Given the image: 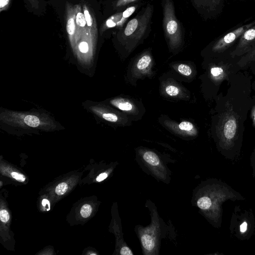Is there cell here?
Listing matches in <instances>:
<instances>
[{
	"label": "cell",
	"mask_w": 255,
	"mask_h": 255,
	"mask_svg": "<svg viewBox=\"0 0 255 255\" xmlns=\"http://www.w3.org/2000/svg\"><path fill=\"white\" fill-rule=\"evenodd\" d=\"M164 10L163 22L166 35L168 39L170 47L177 48L182 43V32L180 26L175 17L171 2H165Z\"/></svg>",
	"instance_id": "6da1fadb"
},
{
	"label": "cell",
	"mask_w": 255,
	"mask_h": 255,
	"mask_svg": "<svg viewBox=\"0 0 255 255\" xmlns=\"http://www.w3.org/2000/svg\"><path fill=\"white\" fill-rule=\"evenodd\" d=\"M153 66V60L152 56L148 52L141 54L134 61L128 74L130 77L136 80L142 77H149L152 73Z\"/></svg>",
	"instance_id": "7a4b0ae2"
},
{
	"label": "cell",
	"mask_w": 255,
	"mask_h": 255,
	"mask_svg": "<svg viewBox=\"0 0 255 255\" xmlns=\"http://www.w3.org/2000/svg\"><path fill=\"white\" fill-rule=\"evenodd\" d=\"M111 104L128 116L131 120H138L142 114L141 106L132 98L118 97L111 101Z\"/></svg>",
	"instance_id": "3957f363"
},
{
	"label": "cell",
	"mask_w": 255,
	"mask_h": 255,
	"mask_svg": "<svg viewBox=\"0 0 255 255\" xmlns=\"http://www.w3.org/2000/svg\"><path fill=\"white\" fill-rule=\"evenodd\" d=\"M238 130L237 118L232 109H228L221 117L218 130L223 137L231 140L235 137Z\"/></svg>",
	"instance_id": "277c9868"
},
{
	"label": "cell",
	"mask_w": 255,
	"mask_h": 255,
	"mask_svg": "<svg viewBox=\"0 0 255 255\" xmlns=\"http://www.w3.org/2000/svg\"><path fill=\"white\" fill-rule=\"evenodd\" d=\"M254 25L255 20L227 33L214 44L212 48V51L218 53L223 52L239 38L247 29Z\"/></svg>",
	"instance_id": "5b68a950"
},
{
	"label": "cell",
	"mask_w": 255,
	"mask_h": 255,
	"mask_svg": "<svg viewBox=\"0 0 255 255\" xmlns=\"http://www.w3.org/2000/svg\"><path fill=\"white\" fill-rule=\"evenodd\" d=\"M255 46V25L247 29L239 38V42L231 52L232 57L245 55Z\"/></svg>",
	"instance_id": "8992f818"
},
{
	"label": "cell",
	"mask_w": 255,
	"mask_h": 255,
	"mask_svg": "<svg viewBox=\"0 0 255 255\" xmlns=\"http://www.w3.org/2000/svg\"><path fill=\"white\" fill-rule=\"evenodd\" d=\"M162 125L168 130L175 133L186 136H193L197 134V129L194 125L187 121L177 123L170 119L162 120Z\"/></svg>",
	"instance_id": "52a82bcc"
},
{
	"label": "cell",
	"mask_w": 255,
	"mask_h": 255,
	"mask_svg": "<svg viewBox=\"0 0 255 255\" xmlns=\"http://www.w3.org/2000/svg\"><path fill=\"white\" fill-rule=\"evenodd\" d=\"M166 96L173 98H184V92L181 86L173 82H166L162 88Z\"/></svg>",
	"instance_id": "ba28073f"
},
{
	"label": "cell",
	"mask_w": 255,
	"mask_h": 255,
	"mask_svg": "<svg viewBox=\"0 0 255 255\" xmlns=\"http://www.w3.org/2000/svg\"><path fill=\"white\" fill-rule=\"evenodd\" d=\"M172 66L175 71L184 77L192 78L193 77V69L187 64L181 63L173 64Z\"/></svg>",
	"instance_id": "9c48e42d"
},
{
	"label": "cell",
	"mask_w": 255,
	"mask_h": 255,
	"mask_svg": "<svg viewBox=\"0 0 255 255\" xmlns=\"http://www.w3.org/2000/svg\"><path fill=\"white\" fill-rule=\"evenodd\" d=\"M138 25L139 20L137 17L131 19L124 29V35L126 37L132 36L138 28Z\"/></svg>",
	"instance_id": "30bf717a"
},
{
	"label": "cell",
	"mask_w": 255,
	"mask_h": 255,
	"mask_svg": "<svg viewBox=\"0 0 255 255\" xmlns=\"http://www.w3.org/2000/svg\"><path fill=\"white\" fill-rule=\"evenodd\" d=\"M141 241L143 247L147 251H152L155 247L154 239L150 235H142Z\"/></svg>",
	"instance_id": "8fae6325"
},
{
	"label": "cell",
	"mask_w": 255,
	"mask_h": 255,
	"mask_svg": "<svg viewBox=\"0 0 255 255\" xmlns=\"http://www.w3.org/2000/svg\"><path fill=\"white\" fill-rule=\"evenodd\" d=\"M143 158L147 163L152 166L158 165L160 162L157 154L151 151L145 152L143 155Z\"/></svg>",
	"instance_id": "7c38bea8"
},
{
	"label": "cell",
	"mask_w": 255,
	"mask_h": 255,
	"mask_svg": "<svg viewBox=\"0 0 255 255\" xmlns=\"http://www.w3.org/2000/svg\"><path fill=\"white\" fill-rule=\"evenodd\" d=\"M210 72L212 79L215 81L222 80L225 76L224 70L221 67H213L210 69Z\"/></svg>",
	"instance_id": "4fadbf2b"
},
{
	"label": "cell",
	"mask_w": 255,
	"mask_h": 255,
	"mask_svg": "<svg viewBox=\"0 0 255 255\" xmlns=\"http://www.w3.org/2000/svg\"><path fill=\"white\" fill-rule=\"evenodd\" d=\"M253 61H255V46L241 58L238 64L241 66H245L249 62Z\"/></svg>",
	"instance_id": "5bb4252c"
},
{
	"label": "cell",
	"mask_w": 255,
	"mask_h": 255,
	"mask_svg": "<svg viewBox=\"0 0 255 255\" xmlns=\"http://www.w3.org/2000/svg\"><path fill=\"white\" fill-rule=\"evenodd\" d=\"M24 123L31 127H37L40 124L39 119L34 115H27L24 118Z\"/></svg>",
	"instance_id": "9a60e30c"
},
{
	"label": "cell",
	"mask_w": 255,
	"mask_h": 255,
	"mask_svg": "<svg viewBox=\"0 0 255 255\" xmlns=\"http://www.w3.org/2000/svg\"><path fill=\"white\" fill-rule=\"evenodd\" d=\"M197 205L201 209L206 210L208 209L211 205V200L207 197H201L197 201Z\"/></svg>",
	"instance_id": "2e32d148"
},
{
	"label": "cell",
	"mask_w": 255,
	"mask_h": 255,
	"mask_svg": "<svg viewBox=\"0 0 255 255\" xmlns=\"http://www.w3.org/2000/svg\"><path fill=\"white\" fill-rule=\"evenodd\" d=\"M92 208L91 205L86 204L84 205L80 210V214L83 218L88 217L91 214Z\"/></svg>",
	"instance_id": "e0dca14e"
},
{
	"label": "cell",
	"mask_w": 255,
	"mask_h": 255,
	"mask_svg": "<svg viewBox=\"0 0 255 255\" xmlns=\"http://www.w3.org/2000/svg\"><path fill=\"white\" fill-rule=\"evenodd\" d=\"M68 189V185L65 183L59 184L55 188V192L58 195L64 194Z\"/></svg>",
	"instance_id": "ac0fdd59"
},
{
	"label": "cell",
	"mask_w": 255,
	"mask_h": 255,
	"mask_svg": "<svg viewBox=\"0 0 255 255\" xmlns=\"http://www.w3.org/2000/svg\"><path fill=\"white\" fill-rule=\"evenodd\" d=\"M75 29L74 20L73 18H70L67 23L66 29L68 34L72 35L74 34Z\"/></svg>",
	"instance_id": "d6986e66"
},
{
	"label": "cell",
	"mask_w": 255,
	"mask_h": 255,
	"mask_svg": "<svg viewBox=\"0 0 255 255\" xmlns=\"http://www.w3.org/2000/svg\"><path fill=\"white\" fill-rule=\"evenodd\" d=\"M76 21L77 24L81 27H84L87 23L84 14L81 12L77 14Z\"/></svg>",
	"instance_id": "ffe728a7"
},
{
	"label": "cell",
	"mask_w": 255,
	"mask_h": 255,
	"mask_svg": "<svg viewBox=\"0 0 255 255\" xmlns=\"http://www.w3.org/2000/svg\"><path fill=\"white\" fill-rule=\"evenodd\" d=\"M0 218L1 222H7L9 219V215L6 210H1L0 211Z\"/></svg>",
	"instance_id": "44dd1931"
},
{
	"label": "cell",
	"mask_w": 255,
	"mask_h": 255,
	"mask_svg": "<svg viewBox=\"0 0 255 255\" xmlns=\"http://www.w3.org/2000/svg\"><path fill=\"white\" fill-rule=\"evenodd\" d=\"M11 174L12 177L14 179H15V180H16L18 181L23 182L25 179V178L23 175H22L20 173H19L18 172H13L11 173Z\"/></svg>",
	"instance_id": "7402d4cb"
},
{
	"label": "cell",
	"mask_w": 255,
	"mask_h": 255,
	"mask_svg": "<svg viewBox=\"0 0 255 255\" xmlns=\"http://www.w3.org/2000/svg\"><path fill=\"white\" fill-rule=\"evenodd\" d=\"M80 51L82 53H86L88 51V44L86 42H81L79 45Z\"/></svg>",
	"instance_id": "603a6c76"
},
{
	"label": "cell",
	"mask_w": 255,
	"mask_h": 255,
	"mask_svg": "<svg viewBox=\"0 0 255 255\" xmlns=\"http://www.w3.org/2000/svg\"><path fill=\"white\" fill-rule=\"evenodd\" d=\"M85 17L86 20L87 24L89 26H91L92 24V19L87 10H85L84 12Z\"/></svg>",
	"instance_id": "cb8c5ba5"
},
{
	"label": "cell",
	"mask_w": 255,
	"mask_h": 255,
	"mask_svg": "<svg viewBox=\"0 0 255 255\" xmlns=\"http://www.w3.org/2000/svg\"><path fill=\"white\" fill-rule=\"evenodd\" d=\"M120 254L122 255H132L133 253L128 247L125 246L121 248Z\"/></svg>",
	"instance_id": "d4e9b609"
},
{
	"label": "cell",
	"mask_w": 255,
	"mask_h": 255,
	"mask_svg": "<svg viewBox=\"0 0 255 255\" xmlns=\"http://www.w3.org/2000/svg\"><path fill=\"white\" fill-rule=\"evenodd\" d=\"M108 177V174L107 173L104 172L101 173L99 175H98L96 178V180L98 182H101L104 179H105Z\"/></svg>",
	"instance_id": "484cf974"
},
{
	"label": "cell",
	"mask_w": 255,
	"mask_h": 255,
	"mask_svg": "<svg viewBox=\"0 0 255 255\" xmlns=\"http://www.w3.org/2000/svg\"><path fill=\"white\" fill-rule=\"evenodd\" d=\"M133 0H119L118 2V5L125 6L131 2Z\"/></svg>",
	"instance_id": "4316f807"
},
{
	"label": "cell",
	"mask_w": 255,
	"mask_h": 255,
	"mask_svg": "<svg viewBox=\"0 0 255 255\" xmlns=\"http://www.w3.org/2000/svg\"><path fill=\"white\" fill-rule=\"evenodd\" d=\"M42 205L47 211L50 209V204L48 200L46 199H44L42 201Z\"/></svg>",
	"instance_id": "83f0119b"
},
{
	"label": "cell",
	"mask_w": 255,
	"mask_h": 255,
	"mask_svg": "<svg viewBox=\"0 0 255 255\" xmlns=\"http://www.w3.org/2000/svg\"><path fill=\"white\" fill-rule=\"evenodd\" d=\"M247 229V224L246 222L242 223L240 226V231L245 232Z\"/></svg>",
	"instance_id": "f1b7e54d"
},
{
	"label": "cell",
	"mask_w": 255,
	"mask_h": 255,
	"mask_svg": "<svg viewBox=\"0 0 255 255\" xmlns=\"http://www.w3.org/2000/svg\"><path fill=\"white\" fill-rule=\"evenodd\" d=\"M9 0H0V7L2 8L6 5L8 3Z\"/></svg>",
	"instance_id": "f546056e"
},
{
	"label": "cell",
	"mask_w": 255,
	"mask_h": 255,
	"mask_svg": "<svg viewBox=\"0 0 255 255\" xmlns=\"http://www.w3.org/2000/svg\"><path fill=\"white\" fill-rule=\"evenodd\" d=\"M211 2H212V4L214 5H217L219 4L220 0H211Z\"/></svg>",
	"instance_id": "4dcf8cb0"
},
{
	"label": "cell",
	"mask_w": 255,
	"mask_h": 255,
	"mask_svg": "<svg viewBox=\"0 0 255 255\" xmlns=\"http://www.w3.org/2000/svg\"><path fill=\"white\" fill-rule=\"evenodd\" d=\"M254 121L255 122V114L254 115Z\"/></svg>",
	"instance_id": "1f68e13d"
}]
</instances>
